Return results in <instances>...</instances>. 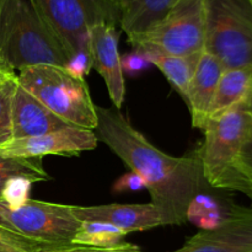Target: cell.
<instances>
[{
  "label": "cell",
  "instance_id": "6da1fadb",
  "mask_svg": "<svg viewBox=\"0 0 252 252\" xmlns=\"http://www.w3.org/2000/svg\"><path fill=\"white\" fill-rule=\"evenodd\" d=\"M96 138L105 143L133 172L145 182L154 204L160 212L162 226L182 225L203 186L198 154L172 157L158 149L115 106H96Z\"/></svg>",
  "mask_w": 252,
  "mask_h": 252
},
{
  "label": "cell",
  "instance_id": "7a4b0ae2",
  "mask_svg": "<svg viewBox=\"0 0 252 252\" xmlns=\"http://www.w3.org/2000/svg\"><path fill=\"white\" fill-rule=\"evenodd\" d=\"M0 59L12 70L65 68L68 54L27 0H0Z\"/></svg>",
  "mask_w": 252,
  "mask_h": 252
},
{
  "label": "cell",
  "instance_id": "3957f363",
  "mask_svg": "<svg viewBox=\"0 0 252 252\" xmlns=\"http://www.w3.org/2000/svg\"><path fill=\"white\" fill-rule=\"evenodd\" d=\"M197 152L203 179L214 189L233 191L241 171V157L252 138V111L240 105L207 121Z\"/></svg>",
  "mask_w": 252,
  "mask_h": 252
},
{
  "label": "cell",
  "instance_id": "277c9868",
  "mask_svg": "<svg viewBox=\"0 0 252 252\" xmlns=\"http://www.w3.org/2000/svg\"><path fill=\"white\" fill-rule=\"evenodd\" d=\"M17 83L74 127L94 130L97 126L96 105L88 83L69 74L65 68L49 64L29 66L19 71Z\"/></svg>",
  "mask_w": 252,
  "mask_h": 252
},
{
  "label": "cell",
  "instance_id": "5b68a950",
  "mask_svg": "<svg viewBox=\"0 0 252 252\" xmlns=\"http://www.w3.org/2000/svg\"><path fill=\"white\" fill-rule=\"evenodd\" d=\"M0 225L48 252L73 246L81 221L68 204L29 198L11 208L0 198Z\"/></svg>",
  "mask_w": 252,
  "mask_h": 252
},
{
  "label": "cell",
  "instance_id": "8992f818",
  "mask_svg": "<svg viewBox=\"0 0 252 252\" xmlns=\"http://www.w3.org/2000/svg\"><path fill=\"white\" fill-rule=\"evenodd\" d=\"M206 47L225 69L252 68V0H204Z\"/></svg>",
  "mask_w": 252,
  "mask_h": 252
},
{
  "label": "cell",
  "instance_id": "52a82bcc",
  "mask_svg": "<svg viewBox=\"0 0 252 252\" xmlns=\"http://www.w3.org/2000/svg\"><path fill=\"white\" fill-rule=\"evenodd\" d=\"M206 26L204 0H179L160 21L128 42L137 51L191 56L204 51Z\"/></svg>",
  "mask_w": 252,
  "mask_h": 252
},
{
  "label": "cell",
  "instance_id": "ba28073f",
  "mask_svg": "<svg viewBox=\"0 0 252 252\" xmlns=\"http://www.w3.org/2000/svg\"><path fill=\"white\" fill-rule=\"evenodd\" d=\"M69 57L90 43L89 31L100 22L117 25V14L106 0H27Z\"/></svg>",
  "mask_w": 252,
  "mask_h": 252
},
{
  "label": "cell",
  "instance_id": "9c48e42d",
  "mask_svg": "<svg viewBox=\"0 0 252 252\" xmlns=\"http://www.w3.org/2000/svg\"><path fill=\"white\" fill-rule=\"evenodd\" d=\"M171 252H252V206H231L223 220Z\"/></svg>",
  "mask_w": 252,
  "mask_h": 252
},
{
  "label": "cell",
  "instance_id": "30bf717a",
  "mask_svg": "<svg viewBox=\"0 0 252 252\" xmlns=\"http://www.w3.org/2000/svg\"><path fill=\"white\" fill-rule=\"evenodd\" d=\"M98 144L94 130L68 128L41 137L11 140L0 148V154L7 157L43 158L46 155H78L85 150H94Z\"/></svg>",
  "mask_w": 252,
  "mask_h": 252
},
{
  "label": "cell",
  "instance_id": "8fae6325",
  "mask_svg": "<svg viewBox=\"0 0 252 252\" xmlns=\"http://www.w3.org/2000/svg\"><path fill=\"white\" fill-rule=\"evenodd\" d=\"M94 65L102 76L113 106L120 110L125 101V76L118 53V34L116 25L100 22L89 31Z\"/></svg>",
  "mask_w": 252,
  "mask_h": 252
},
{
  "label": "cell",
  "instance_id": "7c38bea8",
  "mask_svg": "<svg viewBox=\"0 0 252 252\" xmlns=\"http://www.w3.org/2000/svg\"><path fill=\"white\" fill-rule=\"evenodd\" d=\"M79 220L110 224L129 234L162 226L161 216L153 203L103 204V206H71Z\"/></svg>",
  "mask_w": 252,
  "mask_h": 252
},
{
  "label": "cell",
  "instance_id": "4fadbf2b",
  "mask_svg": "<svg viewBox=\"0 0 252 252\" xmlns=\"http://www.w3.org/2000/svg\"><path fill=\"white\" fill-rule=\"evenodd\" d=\"M68 128L76 127L58 117L17 83L12 98V140L41 137Z\"/></svg>",
  "mask_w": 252,
  "mask_h": 252
},
{
  "label": "cell",
  "instance_id": "5bb4252c",
  "mask_svg": "<svg viewBox=\"0 0 252 252\" xmlns=\"http://www.w3.org/2000/svg\"><path fill=\"white\" fill-rule=\"evenodd\" d=\"M224 70L225 66L216 56L203 51L189 83L186 97V105L191 112L192 126L194 128L203 129L206 126L209 107Z\"/></svg>",
  "mask_w": 252,
  "mask_h": 252
},
{
  "label": "cell",
  "instance_id": "9a60e30c",
  "mask_svg": "<svg viewBox=\"0 0 252 252\" xmlns=\"http://www.w3.org/2000/svg\"><path fill=\"white\" fill-rule=\"evenodd\" d=\"M179 0H116L117 25L128 39L142 34L162 19Z\"/></svg>",
  "mask_w": 252,
  "mask_h": 252
},
{
  "label": "cell",
  "instance_id": "2e32d148",
  "mask_svg": "<svg viewBox=\"0 0 252 252\" xmlns=\"http://www.w3.org/2000/svg\"><path fill=\"white\" fill-rule=\"evenodd\" d=\"M252 97V68H230L221 74L208 112V120L226 111L248 105ZM207 120V121H208Z\"/></svg>",
  "mask_w": 252,
  "mask_h": 252
},
{
  "label": "cell",
  "instance_id": "e0dca14e",
  "mask_svg": "<svg viewBox=\"0 0 252 252\" xmlns=\"http://www.w3.org/2000/svg\"><path fill=\"white\" fill-rule=\"evenodd\" d=\"M140 52L144 53V56L147 57L152 65L159 68V70L164 74L165 78L171 84L172 88L179 93V95L186 102L189 83L193 78L199 58H201L203 52L191 54V56H172V54L160 53V52L155 51Z\"/></svg>",
  "mask_w": 252,
  "mask_h": 252
},
{
  "label": "cell",
  "instance_id": "ac0fdd59",
  "mask_svg": "<svg viewBox=\"0 0 252 252\" xmlns=\"http://www.w3.org/2000/svg\"><path fill=\"white\" fill-rule=\"evenodd\" d=\"M16 177L29 180L32 184L51 180L43 167V158L7 157L0 154V198L7 181Z\"/></svg>",
  "mask_w": 252,
  "mask_h": 252
},
{
  "label": "cell",
  "instance_id": "d6986e66",
  "mask_svg": "<svg viewBox=\"0 0 252 252\" xmlns=\"http://www.w3.org/2000/svg\"><path fill=\"white\" fill-rule=\"evenodd\" d=\"M127 235L121 229L100 221H83L73 239L74 245L94 246V248H112L122 244Z\"/></svg>",
  "mask_w": 252,
  "mask_h": 252
},
{
  "label": "cell",
  "instance_id": "ffe728a7",
  "mask_svg": "<svg viewBox=\"0 0 252 252\" xmlns=\"http://www.w3.org/2000/svg\"><path fill=\"white\" fill-rule=\"evenodd\" d=\"M17 86V75L0 86V148L12 138V98Z\"/></svg>",
  "mask_w": 252,
  "mask_h": 252
},
{
  "label": "cell",
  "instance_id": "44dd1931",
  "mask_svg": "<svg viewBox=\"0 0 252 252\" xmlns=\"http://www.w3.org/2000/svg\"><path fill=\"white\" fill-rule=\"evenodd\" d=\"M31 181L22 177H16L7 181L1 193V199L11 208L21 206L29 199L30 187H31Z\"/></svg>",
  "mask_w": 252,
  "mask_h": 252
},
{
  "label": "cell",
  "instance_id": "7402d4cb",
  "mask_svg": "<svg viewBox=\"0 0 252 252\" xmlns=\"http://www.w3.org/2000/svg\"><path fill=\"white\" fill-rule=\"evenodd\" d=\"M0 252H46V250L0 225Z\"/></svg>",
  "mask_w": 252,
  "mask_h": 252
},
{
  "label": "cell",
  "instance_id": "603a6c76",
  "mask_svg": "<svg viewBox=\"0 0 252 252\" xmlns=\"http://www.w3.org/2000/svg\"><path fill=\"white\" fill-rule=\"evenodd\" d=\"M93 65V53H91V46L89 43L88 46H84L83 48H80L69 57L65 70L75 78L85 79V76L90 73Z\"/></svg>",
  "mask_w": 252,
  "mask_h": 252
},
{
  "label": "cell",
  "instance_id": "cb8c5ba5",
  "mask_svg": "<svg viewBox=\"0 0 252 252\" xmlns=\"http://www.w3.org/2000/svg\"><path fill=\"white\" fill-rule=\"evenodd\" d=\"M149 65L152 64L149 63L144 53L140 51L134 49L132 53H127L121 57V66H122L123 73L126 71L129 75H137L140 71L145 70Z\"/></svg>",
  "mask_w": 252,
  "mask_h": 252
},
{
  "label": "cell",
  "instance_id": "d4e9b609",
  "mask_svg": "<svg viewBox=\"0 0 252 252\" xmlns=\"http://www.w3.org/2000/svg\"><path fill=\"white\" fill-rule=\"evenodd\" d=\"M48 252H143L140 248L133 244L122 243L117 246L112 248H94V246H81L73 245L69 248L58 249V250H52Z\"/></svg>",
  "mask_w": 252,
  "mask_h": 252
},
{
  "label": "cell",
  "instance_id": "484cf974",
  "mask_svg": "<svg viewBox=\"0 0 252 252\" xmlns=\"http://www.w3.org/2000/svg\"><path fill=\"white\" fill-rule=\"evenodd\" d=\"M145 187V182L142 177L135 172L126 174L115 184V191L125 192V191H138V189Z\"/></svg>",
  "mask_w": 252,
  "mask_h": 252
},
{
  "label": "cell",
  "instance_id": "4316f807",
  "mask_svg": "<svg viewBox=\"0 0 252 252\" xmlns=\"http://www.w3.org/2000/svg\"><path fill=\"white\" fill-rule=\"evenodd\" d=\"M233 191L240 192V193L245 194L252 203V172H248V171L241 172L238 181H236L235 186H234Z\"/></svg>",
  "mask_w": 252,
  "mask_h": 252
},
{
  "label": "cell",
  "instance_id": "83f0119b",
  "mask_svg": "<svg viewBox=\"0 0 252 252\" xmlns=\"http://www.w3.org/2000/svg\"><path fill=\"white\" fill-rule=\"evenodd\" d=\"M241 165H243V171L252 172V138L244 149L243 157H241Z\"/></svg>",
  "mask_w": 252,
  "mask_h": 252
},
{
  "label": "cell",
  "instance_id": "f1b7e54d",
  "mask_svg": "<svg viewBox=\"0 0 252 252\" xmlns=\"http://www.w3.org/2000/svg\"><path fill=\"white\" fill-rule=\"evenodd\" d=\"M17 74L15 73V70H12L10 66H7L4 62H0V86L4 85L9 80H11Z\"/></svg>",
  "mask_w": 252,
  "mask_h": 252
},
{
  "label": "cell",
  "instance_id": "f546056e",
  "mask_svg": "<svg viewBox=\"0 0 252 252\" xmlns=\"http://www.w3.org/2000/svg\"><path fill=\"white\" fill-rule=\"evenodd\" d=\"M106 1L110 2V4L112 5V6L115 7V10H116V0H106ZM116 14H117V10H116Z\"/></svg>",
  "mask_w": 252,
  "mask_h": 252
},
{
  "label": "cell",
  "instance_id": "4dcf8cb0",
  "mask_svg": "<svg viewBox=\"0 0 252 252\" xmlns=\"http://www.w3.org/2000/svg\"><path fill=\"white\" fill-rule=\"evenodd\" d=\"M249 108H250V110L252 111V97H251V100H250V102H249Z\"/></svg>",
  "mask_w": 252,
  "mask_h": 252
},
{
  "label": "cell",
  "instance_id": "1f68e13d",
  "mask_svg": "<svg viewBox=\"0 0 252 252\" xmlns=\"http://www.w3.org/2000/svg\"><path fill=\"white\" fill-rule=\"evenodd\" d=\"M0 62H2V61H1V59H0Z\"/></svg>",
  "mask_w": 252,
  "mask_h": 252
}]
</instances>
